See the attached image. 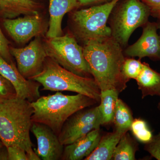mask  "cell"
<instances>
[{
	"label": "cell",
	"mask_w": 160,
	"mask_h": 160,
	"mask_svg": "<svg viewBox=\"0 0 160 160\" xmlns=\"http://www.w3.org/2000/svg\"><path fill=\"white\" fill-rule=\"evenodd\" d=\"M83 52L101 91L114 89L120 93L126 89L129 80L122 73L125 58L122 46L112 37L86 42Z\"/></svg>",
	"instance_id": "cell-1"
},
{
	"label": "cell",
	"mask_w": 160,
	"mask_h": 160,
	"mask_svg": "<svg viewBox=\"0 0 160 160\" xmlns=\"http://www.w3.org/2000/svg\"><path fill=\"white\" fill-rule=\"evenodd\" d=\"M33 108L31 102L18 97L0 102V140L6 147L18 146L28 160H40L32 149L30 132Z\"/></svg>",
	"instance_id": "cell-2"
},
{
	"label": "cell",
	"mask_w": 160,
	"mask_h": 160,
	"mask_svg": "<svg viewBox=\"0 0 160 160\" xmlns=\"http://www.w3.org/2000/svg\"><path fill=\"white\" fill-rule=\"evenodd\" d=\"M97 103L84 95H67L57 92L54 94L40 97L31 102L33 108L32 120V122L48 126L58 136L63 125L72 115Z\"/></svg>",
	"instance_id": "cell-3"
},
{
	"label": "cell",
	"mask_w": 160,
	"mask_h": 160,
	"mask_svg": "<svg viewBox=\"0 0 160 160\" xmlns=\"http://www.w3.org/2000/svg\"><path fill=\"white\" fill-rule=\"evenodd\" d=\"M30 80L39 83L43 90L72 92L100 102L101 90L93 78L75 74L48 57L42 71Z\"/></svg>",
	"instance_id": "cell-4"
},
{
	"label": "cell",
	"mask_w": 160,
	"mask_h": 160,
	"mask_svg": "<svg viewBox=\"0 0 160 160\" xmlns=\"http://www.w3.org/2000/svg\"><path fill=\"white\" fill-rule=\"evenodd\" d=\"M121 0H111L105 4L74 11L71 22L75 36L84 43L111 37V28L107 26L109 16Z\"/></svg>",
	"instance_id": "cell-5"
},
{
	"label": "cell",
	"mask_w": 160,
	"mask_h": 160,
	"mask_svg": "<svg viewBox=\"0 0 160 160\" xmlns=\"http://www.w3.org/2000/svg\"><path fill=\"white\" fill-rule=\"evenodd\" d=\"M47 57L75 74L92 78L89 65L84 56L83 48L73 37L69 34L47 38L43 43Z\"/></svg>",
	"instance_id": "cell-6"
},
{
	"label": "cell",
	"mask_w": 160,
	"mask_h": 160,
	"mask_svg": "<svg viewBox=\"0 0 160 160\" xmlns=\"http://www.w3.org/2000/svg\"><path fill=\"white\" fill-rule=\"evenodd\" d=\"M150 15L149 7L140 0H126L116 12L112 27V37L125 46L135 29L145 25Z\"/></svg>",
	"instance_id": "cell-7"
},
{
	"label": "cell",
	"mask_w": 160,
	"mask_h": 160,
	"mask_svg": "<svg viewBox=\"0 0 160 160\" xmlns=\"http://www.w3.org/2000/svg\"><path fill=\"white\" fill-rule=\"evenodd\" d=\"M9 51L16 60L18 70L28 79H31L42 71L47 57L44 44L39 38L24 48L9 47Z\"/></svg>",
	"instance_id": "cell-8"
},
{
	"label": "cell",
	"mask_w": 160,
	"mask_h": 160,
	"mask_svg": "<svg viewBox=\"0 0 160 160\" xmlns=\"http://www.w3.org/2000/svg\"><path fill=\"white\" fill-rule=\"evenodd\" d=\"M3 26L9 35L19 44H24L44 33L46 26L39 13L18 18L5 19Z\"/></svg>",
	"instance_id": "cell-9"
},
{
	"label": "cell",
	"mask_w": 160,
	"mask_h": 160,
	"mask_svg": "<svg viewBox=\"0 0 160 160\" xmlns=\"http://www.w3.org/2000/svg\"><path fill=\"white\" fill-rule=\"evenodd\" d=\"M0 74L8 80L14 87L17 97L33 102L40 97L41 84L28 79L20 73L14 63H9L0 56Z\"/></svg>",
	"instance_id": "cell-10"
},
{
	"label": "cell",
	"mask_w": 160,
	"mask_h": 160,
	"mask_svg": "<svg viewBox=\"0 0 160 160\" xmlns=\"http://www.w3.org/2000/svg\"><path fill=\"white\" fill-rule=\"evenodd\" d=\"M30 131L37 141V149L35 152L43 160H61L64 146L58 136L48 126L41 123L32 122Z\"/></svg>",
	"instance_id": "cell-11"
},
{
	"label": "cell",
	"mask_w": 160,
	"mask_h": 160,
	"mask_svg": "<svg viewBox=\"0 0 160 160\" xmlns=\"http://www.w3.org/2000/svg\"><path fill=\"white\" fill-rule=\"evenodd\" d=\"M142 34L136 42L129 46L125 54L131 57L140 59L148 57L160 60V41L157 32L158 23H147L144 25Z\"/></svg>",
	"instance_id": "cell-12"
},
{
	"label": "cell",
	"mask_w": 160,
	"mask_h": 160,
	"mask_svg": "<svg viewBox=\"0 0 160 160\" xmlns=\"http://www.w3.org/2000/svg\"><path fill=\"white\" fill-rule=\"evenodd\" d=\"M100 129H94L64 148L62 160H81L89 156L97 146L101 138Z\"/></svg>",
	"instance_id": "cell-13"
},
{
	"label": "cell",
	"mask_w": 160,
	"mask_h": 160,
	"mask_svg": "<svg viewBox=\"0 0 160 160\" xmlns=\"http://www.w3.org/2000/svg\"><path fill=\"white\" fill-rule=\"evenodd\" d=\"M49 29L46 38H52L62 35V20L67 12L80 6L78 0H49Z\"/></svg>",
	"instance_id": "cell-14"
},
{
	"label": "cell",
	"mask_w": 160,
	"mask_h": 160,
	"mask_svg": "<svg viewBox=\"0 0 160 160\" xmlns=\"http://www.w3.org/2000/svg\"><path fill=\"white\" fill-rule=\"evenodd\" d=\"M97 121H100L102 124L98 106L79 110L66 121L59 134V139H61L76 129Z\"/></svg>",
	"instance_id": "cell-15"
},
{
	"label": "cell",
	"mask_w": 160,
	"mask_h": 160,
	"mask_svg": "<svg viewBox=\"0 0 160 160\" xmlns=\"http://www.w3.org/2000/svg\"><path fill=\"white\" fill-rule=\"evenodd\" d=\"M39 8V4L32 0H0V15L5 19L38 14Z\"/></svg>",
	"instance_id": "cell-16"
},
{
	"label": "cell",
	"mask_w": 160,
	"mask_h": 160,
	"mask_svg": "<svg viewBox=\"0 0 160 160\" xmlns=\"http://www.w3.org/2000/svg\"><path fill=\"white\" fill-rule=\"evenodd\" d=\"M142 70L136 79L142 98L146 97L160 96V73L151 68L145 62Z\"/></svg>",
	"instance_id": "cell-17"
},
{
	"label": "cell",
	"mask_w": 160,
	"mask_h": 160,
	"mask_svg": "<svg viewBox=\"0 0 160 160\" xmlns=\"http://www.w3.org/2000/svg\"><path fill=\"white\" fill-rule=\"evenodd\" d=\"M125 133L115 130L101 137L96 148L84 160H112L115 149L122 136Z\"/></svg>",
	"instance_id": "cell-18"
},
{
	"label": "cell",
	"mask_w": 160,
	"mask_h": 160,
	"mask_svg": "<svg viewBox=\"0 0 160 160\" xmlns=\"http://www.w3.org/2000/svg\"><path fill=\"white\" fill-rule=\"evenodd\" d=\"M119 92L114 89L101 91L98 108L101 117L102 125L112 122Z\"/></svg>",
	"instance_id": "cell-19"
},
{
	"label": "cell",
	"mask_w": 160,
	"mask_h": 160,
	"mask_svg": "<svg viewBox=\"0 0 160 160\" xmlns=\"http://www.w3.org/2000/svg\"><path fill=\"white\" fill-rule=\"evenodd\" d=\"M138 148L137 143L127 132L120 139L115 149L112 160H135L136 152Z\"/></svg>",
	"instance_id": "cell-20"
},
{
	"label": "cell",
	"mask_w": 160,
	"mask_h": 160,
	"mask_svg": "<svg viewBox=\"0 0 160 160\" xmlns=\"http://www.w3.org/2000/svg\"><path fill=\"white\" fill-rule=\"evenodd\" d=\"M133 119L131 110L128 106L118 98L112 121L115 130L122 133H126L130 130Z\"/></svg>",
	"instance_id": "cell-21"
},
{
	"label": "cell",
	"mask_w": 160,
	"mask_h": 160,
	"mask_svg": "<svg viewBox=\"0 0 160 160\" xmlns=\"http://www.w3.org/2000/svg\"><path fill=\"white\" fill-rule=\"evenodd\" d=\"M130 130L138 141L145 144L150 142L153 136L147 123L142 119H133Z\"/></svg>",
	"instance_id": "cell-22"
},
{
	"label": "cell",
	"mask_w": 160,
	"mask_h": 160,
	"mask_svg": "<svg viewBox=\"0 0 160 160\" xmlns=\"http://www.w3.org/2000/svg\"><path fill=\"white\" fill-rule=\"evenodd\" d=\"M144 63L140 60L125 59L123 63L122 73L127 80L136 79L142 70Z\"/></svg>",
	"instance_id": "cell-23"
},
{
	"label": "cell",
	"mask_w": 160,
	"mask_h": 160,
	"mask_svg": "<svg viewBox=\"0 0 160 160\" xmlns=\"http://www.w3.org/2000/svg\"><path fill=\"white\" fill-rule=\"evenodd\" d=\"M17 97L16 92L11 83L0 74V102Z\"/></svg>",
	"instance_id": "cell-24"
},
{
	"label": "cell",
	"mask_w": 160,
	"mask_h": 160,
	"mask_svg": "<svg viewBox=\"0 0 160 160\" xmlns=\"http://www.w3.org/2000/svg\"><path fill=\"white\" fill-rule=\"evenodd\" d=\"M144 149L152 157L160 160V132L153 136L150 142L145 144Z\"/></svg>",
	"instance_id": "cell-25"
},
{
	"label": "cell",
	"mask_w": 160,
	"mask_h": 160,
	"mask_svg": "<svg viewBox=\"0 0 160 160\" xmlns=\"http://www.w3.org/2000/svg\"><path fill=\"white\" fill-rule=\"evenodd\" d=\"M9 43L0 28V56L7 62L11 64L13 62L9 51Z\"/></svg>",
	"instance_id": "cell-26"
},
{
	"label": "cell",
	"mask_w": 160,
	"mask_h": 160,
	"mask_svg": "<svg viewBox=\"0 0 160 160\" xmlns=\"http://www.w3.org/2000/svg\"><path fill=\"white\" fill-rule=\"evenodd\" d=\"M9 160H28L26 152L18 146L6 147Z\"/></svg>",
	"instance_id": "cell-27"
},
{
	"label": "cell",
	"mask_w": 160,
	"mask_h": 160,
	"mask_svg": "<svg viewBox=\"0 0 160 160\" xmlns=\"http://www.w3.org/2000/svg\"><path fill=\"white\" fill-rule=\"evenodd\" d=\"M142 2L149 7L150 14L160 8V0H142Z\"/></svg>",
	"instance_id": "cell-28"
},
{
	"label": "cell",
	"mask_w": 160,
	"mask_h": 160,
	"mask_svg": "<svg viewBox=\"0 0 160 160\" xmlns=\"http://www.w3.org/2000/svg\"><path fill=\"white\" fill-rule=\"evenodd\" d=\"M103 1H105V0H78V2L79 3L80 5L86 6L89 4L97 3Z\"/></svg>",
	"instance_id": "cell-29"
},
{
	"label": "cell",
	"mask_w": 160,
	"mask_h": 160,
	"mask_svg": "<svg viewBox=\"0 0 160 160\" xmlns=\"http://www.w3.org/2000/svg\"><path fill=\"white\" fill-rule=\"evenodd\" d=\"M0 160H8V152H7V149H4L2 147L0 149Z\"/></svg>",
	"instance_id": "cell-30"
},
{
	"label": "cell",
	"mask_w": 160,
	"mask_h": 160,
	"mask_svg": "<svg viewBox=\"0 0 160 160\" xmlns=\"http://www.w3.org/2000/svg\"><path fill=\"white\" fill-rule=\"evenodd\" d=\"M151 14L154 17L158 18L160 20V8H159L156 11L151 13Z\"/></svg>",
	"instance_id": "cell-31"
},
{
	"label": "cell",
	"mask_w": 160,
	"mask_h": 160,
	"mask_svg": "<svg viewBox=\"0 0 160 160\" xmlns=\"http://www.w3.org/2000/svg\"><path fill=\"white\" fill-rule=\"evenodd\" d=\"M3 146H4V145H3V143L2 142V141L0 140V149H1L2 147H3Z\"/></svg>",
	"instance_id": "cell-32"
},
{
	"label": "cell",
	"mask_w": 160,
	"mask_h": 160,
	"mask_svg": "<svg viewBox=\"0 0 160 160\" xmlns=\"http://www.w3.org/2000/svg\"><path fill=\"white\" fill-rule=\"evenodd\" d=\"M158 109L160 111V100L159 102L158 103Z\"/></svg>",
	"instance_id": "cell-33"
},
{
	"label": "cell",
	"mask_w": 160,
	"mask_h": 160,
	"mask_svg": "<svg viewBox=\"0 0 160 160\" xmlns=\"http://www.w3.org/2000/svg\"><path fill=\"white\" fill-rule=\"evenodd\" d=\"M158 29L160 30V34H159V38H160V22L158 23Z\"/></svg>",
	"instance_id": "cell-34"
}]
</instances>
